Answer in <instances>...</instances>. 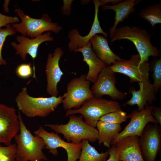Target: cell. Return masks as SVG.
I'll return each mask as SVG.
<instances>
[{
	"label": "cell",
	"instance_id": "e575fe53",
	"mask_svg": "<svg viewBox=\"0 0 161 161\" xmlns=\"http://www.w3.org/2000/svg\"><path fill=\"white\" fill-rule=\"evenodd\" d=\"M9 2V1L5 0L3 5V9L6 12H7L9 11L8 5Z\"/></svg>",
	"mask_w": 161,
	"mask_h": 161
},
{
	"label": "cell",
	"instance_id": "83f0119b",
	"mask_svg": "<svg viewBox=\"0 0 161 161\" xmlns=\"http://www.w3.org/2000/svg\"><path fill=\"white\" fill-rule=\"evenodd\" d=\"M152 77L154 80L153 83L156 93L161 87V58L157 59L152 66Z\"/></svg>",
	"mask_w": 161,
	"mask_h": 161
},
{
	"label": "cell",
	"instance_id": "44dd1931",
	"mask_svg": "<svg viewBox=\"0 0 161 161\" xmlns=\"http://www.w3.org/2000/svg\"><path fill=\"white\" fill-rule=\"evenodd\" d=\"M138 0H126L112 5H104L102 6L103 10H112L115 12V21L113 25L109 30L111 38L119 23L123 21L129 15L136 10L134 6L140 1Z\"/></svg>",
	"mask_w": 161,
	"mask_h": 161
},
{
	"label": "cell",
	"instance_id": "4fadbf2b",
	"mask_svg": "<svg viewBox=\"0 0 161 161\" xmlns=\"http://www.w3.org/2000/svg\"><path fill=\"white\" fill-rule=\"evenodd\" d=\"M20 123L15 109L0 103V144L8 146L20 131Z\"/></svg>",
	"mask_w": 161,
	"mask_h": 161
},
{
	"label": "cell",
	"instance_id": "5b68a950",
	"mask_svg": "<svg viewBox=\"0 0 161 161\" xmlns=\"http://www.w3.org/2000/svg\"><path fill=\"white\" fill-rule=\"evenodd\" d=\"M120 109L121 105L116 101L93 97L85 101L78 109L66 110L65 115L68 117L72 114H80L86 124L95 128L101 117Z\"/></svg>",
	"mask_w": 161,
	"mask_h": 161
},
{
	"label": "cell",
	"instance_id": "7a4b0ae2",
	"mask_svg": "<svg viewBox=\"0 0 161 161\" xmlns=\"http://www.w3.org/2000/svg\"><path fill=\"white\" fill-rule=\"evenodd\" d=\"M151 35L147 30L138 26H124L117 28L110 41L127 39L135 45L140 58V63L148 62L150 56L158 57L160 51L153 45L151 41Z\"/></svg>",
	"mask_w": 161,
	"mask_h": 161
},
{
	"label": "cell",
	"instance_id": "6da1fadb",
	"mask_svg": "<svg viewBox=\"0 0 161 161\" xmlns=\"http://www.w3.org/2000/svg\"><path fill=\"white\" fill-rule=\"evenodd\" d=\"M20 133L14 137L16 145V161H41L48 160L42 150L45 145L43 139L33 135L26 126L19 111Z\"/></svg>",
	"mask_w": 161,
	"mask_h": 161
},
{
	"label": "cell",
	"instance_id": "ac0fdd59",
	"mask_svg": "<svg viewBox=\"0 0 161 161\" xmlns=\"http://www.w3.org/2000/svg\"><path fill=\"white\" fill-rule=\"evenodd\" d=\"M140 86L139 90H135L133 88H131L129 92L132 95L131 99L125 104L130 106L137 105V110H140L148 105L154 102L157 97L155 89L152 83L149 80L138 83Z\"/></svg>",
	"mask_w": 161,
	"mask_h": 161
},
{
	"label": "cell",
	"instance_id": "52a82bcc",
	"mask_svg": "<svg viewBox=\"0 0 161 161\" xmlns=\"http://www.w3.org/2000/svg\"><path fill=\"white\" fill-rule=\"evenodd\" d=\"M86 75L82 74L68 83L62 103L64 110L78 109L86 100L94 97L90 87L91 82L86 79Z\"/></svg>",
	"mask_w": 161,
	"mask_h": 161
},
{
	"label": "cell",
	"instance_id": "8fae6325",
	"mask_svg": "<svg viewBox=\"0 0 161 161\" xmlns=\"http://www.w3.org/2000/svg\"><path fill=\"white\" fill-rule=\"evenodd\" d=\"M115 74L110 66H106L102 69L91 88L94 98H102L104 95H108L113 100H122L126 97L127 94L120 91L116 86L117 81Z\"/></svg>",
	"mask_w": 161,
	"mask_h": 161
},
{
	"label": "cell",
	"instance_id": "1f68e13d",
	"mask_svg": "<svg viewBox=\"0 0 161 161\" xmlns=\"http://www.w3.org/2000/svg\"><path fill=\"white\" fill-rule=\"evenodd\" d=\"M108 151L109 156V159L105 161H119L118 159L117 150L114 145H112V147Z\"/></svg>",
	"mask_w": 161,
	"mask_h": 161
},
{
	"label": "cell",
	"instance_id": "484cf974",
	"mask_svg": "<svg viewBox=\"0 0 161 161\" xmlns=\"http://www.w3.org/2000/svg\"><path fill=\"white\" fill-rule=\"evenodd\" d=\"M16 144L3 146L0 144V161H16Z\"/></svg>",
	"mask_w": 161,
	"mask_h": 161
},
{
	"label": "cell",
	"instance_id": "9a60e30c",
	"mask_svg": "<svg viewBox=\"0 0 161 161\" xmlns=\"http://www.w3.org/2000/svg\"><path fill=\"white\" fill-rule=\"evenodd\" d=\"M51 35V32L48 31L33 38L23 35L17 36L16 40L19 43L12 42L10 44L16 51V54L18 55L22 60L26 61L27 54L29 55L34 60L37 57L39 45L46 41H53L54 38Z\"/></svg>",
	"mask_w": 161,
	"mask_h": 161
},
{
	"label": "cell",
	"instance_id": "8992f818",
	"mask_svg": "<svg viewBox=\"0 0 161 161\" xmlns=\"http://www.w3.org/2000/svg\"><path fill=\"white\" fill-rule=\"evenodd\" d=\"M21 20L20 23L12 24L16 31L21 33L24 36L33 38L42 34L44 32L52 31L58 33L62 27L58 23L52 22L47 13L44 14L40 19L34 18L25 14L20 8L14 11Z\"/></svg>",
	"mask_w": 161,
	"mask_h": 161
},
{
	"label": "cell",
	"instance_id": "f546056e",
	"mask_svg": "<svg viewBox=\"0 0 161 161\" xmlns=\"http://www.w3.org/2000/svg\"><path fill=\"white\" fill-rule=\"evenodd\" d=\"M20 22L16 16H11L3 14L0 13V28L10 23H16Z\"/></svg>",
	"mask_w": 161,
	"mask_h": 161
},
{
	"label": "cell",
	"instance_id": "ba28073f",
	"mask_svg": "<svg viewBox=\"0 0 161 161\" xmlns=\"http://www.w3.org/2000/svg\"><path fill=\"white\" fill-rule=\"evenodd\" d=\"M140 55L137 54L131 55L129 60L121 59L116 61L110 67L114 72L120 73L129 77L131 83L148 81L150 65L148 62L140 63Z\"/></svg>",
	"mask_w": 161,
	"mask_h": 161
},
{
	"label": "cell",
	"instance_id": "30bf717a",
	"mask_svg": "<svg viewBox=\"0 0 161 161\" xmlns=\"http://www.w3.org/2000/svg\"><path fill=\"white\" fill-rule=\"evenodd\" d=\"M153 107L152 105H147L142 110L132 111L128 115L127 118L130 120L123 130L120 132L111 145H115L122 139L129 136H141L145 126L149 123L158 124V123L152 116L151 111Z\"/></svg>",
	"mask_w": 161,
	"mask_h": 161
},
{
	"label": "cell",
	"instance_id": "603a6c76",
	"mask_svg": "<svg viewBox=\"0 0 161 161\" xmlns=\"http://www.w3.org/2000/svg\"><path fill=\"white\" fill-rule=\"evenodd\" d=\"M82 145L78 161H105L109 155L108 151L99 153L86 140L82 141Z\"/></svg>",
	"mask_w": 161,
	"mask_h": 161
},
{
	"label": "cell",
	"instance_id": "277c9868",
	"mask_svg": "<svg viewBox=\"0 0 161 161\" xmlns=\"http://www.w3.org/2000/svg\"><path fill=\"white\" fill-rule=\"evenodd\" d=\"M81 115L72 114L69 116V120L66 124H47L45 125L58 134L63 135L67 142L79 143L83 140L91 143L97 140L98 132L96 129L86 124Z\"/></svg>",
	"mask_w": 161,
	"mask_h": 161
},
{
	"label": "cell",
	"instance_id": "5bb4252c",
	"mask_svg": "<svg viewBox=\"0 0 161 161\" xmlns=\"http://www.w3.org/2000/svg\"><path fill=\"white\" fill-rule=\"evenodd\" d=\"M64 53L62 48L58 47L52 54L49 53L47 56L45 67L46 91L51 96L57 97L59 93L57 85L64 74L60 67L59 61Z\"/></svg>",
	"mask_w": 161,
	"mask_h": 161
},
{
	"label": "cell",
	"instance_id": "836d02e7",
	"mask_svg": "<svg viewBox=\"0 0 161 161\" xmlns=\"http://www.w3.org/2000/svg\"><path fill=\"white\" fill-rule=\"evenodd\" d=\"M121 0H102L99 1L100 6H103L105 4L111 2L112 3H114L115 4H117L121 1Z\"/></svg>",
	"mask_w": 161,
	"mask_h": 161
},
{
	"label": "cell",
	"instance_id": "7c38bea8",
	"mask_svg": "<svg viewBox=\"0 0 161 161\" xmlns=\"http://www.w3.org/2000/svg\"><path fill=\"white\" fill-rule=\"evenodd\" d=\"M140 149L144 161H155L161 148V129L157 124L148 123L139 137Z\"/></svg>",
	"mask_w": 161,
	"mask_h": 161
},
{
	"label": "cell",
	"instance_id": "7402d4cb",
	"mask_svg": "<svg viewBox=\"0 0 161 161\" xmlns=\"http://www.w3.org/2000/svg\"><path fill=\"white\" fill-rule=\"evenodd\" d=\"M96 126L98 132L97 140L99 145L103 144L109 148L121 130L120 124L100 121L97 122Z\"/></svg>",
	"mask_w": 161,
	"mask_h": 161
},
{
	"label": "cell",
	"instance_id": "9c48e42d",
	"mask_svg": "<svg viewBox=\"0 0 161 161\" xmlns=\"http://www.w3.org/2000/svg\"><path fill=\"white\" fill-rule=\"evenodd\" d=\"M33 133L43 139L45 145V148L49 150V152L53 155H57L58 148H62L67 153V161H77L79 159L82 148V142L77 144L66 142L62 139L58 134L53 131L48 132L41 126H39Z\"/></svg>",
	"mask_w": 161,
	"mask_h": 161
},
{
	"label": "cell",
	"instance_id": "3957f363",
	"mask_svg": "<svg viewBox=\"0 0 161 161\" xmlns=\"http://www.w3.org/2000/svg\"><path fill=\"white\" fill-rule=\"evenodd\" d=\"M63 97H34L28 94L27 87H23L15 98L20 112L29 117H45L54 111L62 103Z\"/></svg>",
	"mask_w": 161,
	"mask_h": 161
},
{
	"label": "cell",
	"instance_id": "f1b7e54d",
	"mask_svg": "<svg viewBox=\"0 0 161 161\" xmlns=\"http://www.w3.org/2000/svg\"><path fill=\"white\" fill-rule=\"evenodd\" d=\"M31 63H24L19 65L17 67L16 73L19 78L26 79L31 77L33 71L31 67Z\"/></svg>",
	"mask_w": 161,
	"mask_h": 161
},
{
	"label": "cell",
	"instance_id": "cb8c5ba5",
	"mask_svg": "<svg viewBox=\"0 0 161 161\" xmlns=\"http://www.w3.org/2000/svg\"><path fill=\"white\" fill-rule=\"evenodd\" d=\"M138 15L149 23L153 28L155 24L161 23V4L155 3L142 9Z\"/></svg>",
	"mask_w": 161,
	"mask_h": 161
},
{
	"label": "cell",
	"instance_id": "d6a6232c",
	"mask_svg": "<svg viewBox=\"0 0 161 161\" xmlns=\"http://www.w3.org/2000/svg\"><path fill=\"white\" fill-rule=\"evenodd\" d=\"M151 114L160 126H161V107H153L151 111Z\"/></svg>",
	"mask_w": 161,
	"mask_h": 161
},
{
	"label": "cell",
	"instance_id": "4316f807",
	"mask_svg": "<svg viewBox=\"0 0 161 161\" xmlns=\"http://www.w3.org/2000/svg\"><path fill=\"white\" fill-rule=\"evenodd\" d=\"M5 28H0V65H6V60L3 59L2 55V50L6 38L8 36H11L16 33L15 28L10 24L6 25Z\"/></svg>",
	"mask_w": 161,
	"mask_h": 161
},
{
	"label": "cell",
	"instance_id": "2e32d148",
	"mask_svg": "<svg viewBox=\"0 0 161 161\" xmlns=\"http://www.w3.org/2000/svg\"><path fill=\"white\" fill-rule=\"evenodd\" d=\"M95 8L94 21L90 30L87 35L82 36L76 28L71 30L68 34V38L70 41L68 44L69 49L71 52H75L77 49L83 47L89 43L92 38L98 33L103 35L105 38L108 37V34L101 28L98 18L99 7L100 6L99 0H93Z\"/></svg>",
	"mask_w": 161,
	"mask_h": 161
},
{
	"label": "cell",
	"instance_id": "4dcf8cb0",
	"mask_svg": "<svg viewBox=\"0 0 161 161\" xmlns=\"http://www.w3.org/2000/svg\"><path fill=\"white\" fill-rule=\"evenodd\" d=\"M73 0H63L64 5L61 8L62 13L65 15H69L71 13V5Z\"/></svg>",
	"mask_w": 161,
	"mask_h": 161
},
{
	"label": "cell",
	"instance_id": "e0dca14e",
	"mask_svg": "<svg viewBox=\"0 0 161 161\" xmlns=\"http://www.w3.org/2000/svg\"><path fill=\"white\" fill-rule=\"evenodd\" d=\"M139 137H126L114 145L119 161H144L140 149Z\"/></svg>",
	"mask_w": 161,
	"mask_h": 161
},
{
	"label": "cell",
	"instance_id": "d4e9b609",
	"mask_svg": "<svg viewBox=\"0 0 161 161\" xmlns=\"http://www.w3.org/2000/svg\"><path fill=\"white\" fill-rule=\"evenodd\" d=\"M127 113L120 109L103 116L99 121L120 124L127 120Z\"/></svg>",
	"mask_w": 161,
	"mask_h": 161
},
{
	"label": "cell",
	"instance_id": "d6986e66",
	"mask_svg": "<svg viewBox=\"0 0 161 161\" xmlns=\"http://www.w3.org/2000/svg\"><path fill=\"white\" fill-rule=\"evenodd\" d=\"M74 52H80L82 53L83 57L82 61L88 65L89 67L86 79L94 83L102 69L107 66L93 51L90 41L86 46L77 49Z\"/></svg>",
	"mask_w": 161,
	"mask_h": 161
},
{
	"label": "cell",
	"instance_id": "ffe728a7",
	"mask_svg": "<svg viewBox=\"0 0 161 161\" xmlns=\"http://www.w3.org/2000/svg\"><path fill=\"white\" fill-rule=\"evenodd\" d=\"M92 48L97 57L107 66H110L121 59L110 48L108 39L103 36L96 34L91 39Z\"/></svg>",
	"mask_w": 161,
	"mask_h": 161
}]
</instances>
